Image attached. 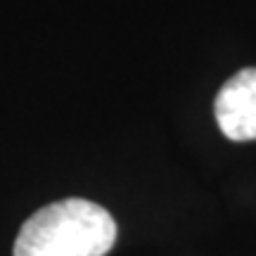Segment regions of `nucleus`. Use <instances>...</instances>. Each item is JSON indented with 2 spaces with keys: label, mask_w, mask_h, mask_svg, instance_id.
<instances>
[{
  "label": "nucleus",
  "mask_w": 256,
  "mask_h": 256,
  "mask_svg": "<svg viewBox=\"0 0 256 256\" xmlns=\"http://www.w3.org/2000/svg\"><path fill=\"white\" fill-rule=\"evenodd\" d=\"M116 223L104 206L88 200H62L24 220L14 256H104L114 247Z\"/></svg>",
  "instance_id": "f257e3e1"
},
{
  "label": "nucleus",
  "mask_w": 256,
  "mask_h": 256,
  "mask_svg": "<svg viewBox=\"0 0 256 256\" xmlns=\"http://www.w3.org/2000/svg\"><path fill=\"white\" fill-rule=\"evenodd\" d=\"M216 121L230 140H256V66L238 72L216 95Z\"/></svg>",
  "instance_id": "f03ea898"
}]
</instances>
